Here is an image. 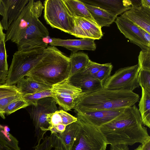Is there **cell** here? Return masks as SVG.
<instances>
[{
    "mask_svg": "<svg viewBox=\"0 0 150 150\" xmlns=\"http://www.w3.org/2000/svg\"><path fill=\"white\" fill-rule=\"evenodd\" d=\"M108 144H123L132 146L142 144L150 138L143 126L138 109L134 105L127 108L120 115L98 127Z\"/></svg>",
    "mask_w": 150,
    "mask_h": 150,
    "instance_id": "obj_1",
    "label": "cell"
},
{
    "mask_svg": "<svg viewBox=\"0 0 150 150\" xmlns=\"http://www.w3.org/2000/svg\"><path fill=\"white\" fill-rule=\"evenodd\" d=\"M139 99V95L133 91L103 87L91 93L82 92L76 99L73 109L81 112L128 108L134 105Z\"/></svg>",
    "mask_w": 150,
    "mask_h": 150,
    "instance_id": "obj_2",
    "label": "cell"
},
{
    "mask_svg": "<svg viewBox=\"0 0 150 150\" xmlns=\"http://www.w3.org/2000/svg\"><path fill=\"white\" fill-rule=\"evenodd\" d=\"M43 52L42 58L26 76L51 86L67 79L70 69L69 57L50 45Z\"/></svg>",
    "mask_w": 150,
    "mask_h": 150,
    "instance_id": "obj_3",
    "label": "cell"
},
{
    "mask_svg": "<svg viewBox=\"0 0 150 150\" xmlns=\"http://www.w3.org/2000/svg\"><path fill=\"white\" fill-rule=\"evenodd\" d=\"M44 49L16 51L13 55L5 84L15 85L26 76L42 58Z\"/></svg>",
    "mask_w": 150,
    "mask_h": 150,
    "instance_id": "obj_4",
    "label": "cell"
},
{
    "mask_svg": "<svg viewBox=\"0 0 150 150\" xmlns=\"http://www.w3.org/2000/svg\"><path fill=\"white\" fill-rule=\"evenodd\" d=\"M44 7L40 0H29L20 15L6 30L5 42L10 40L18 43L21 39L24 33L34 21L41 15Z\"/></svg>",
    "mask_w": 150,
    "mask_h": 150,
    "instance_id": "obj_5",
    "label": "cell"
},
{
    "mask_svg": "<svg viewBox=\"0 0 150 150\" xmlns=\"http://www.w3.org/2000/svg\"><path fill=\"white\" fill-rule=\"evenodd\" d=\"M44 18L52 28L71 35L74 27L73 17L64 0H46L44 3Z\"/></svg>",
    "mask_w": 150,
    "mask_h": 150,
    "instance_id": "obj_6",
    "label": "cell"
},
{
    "mask_svg": "<svg viewBox=\"0 0 150 150\" xmlns=\"http://www.w3.org/2000/svg\"><path fill=\"white\" fill-rule=\"evenodd\" d=\"M77 118L79 127L71 150H106L107 144L98 128Z\"/></svg>",
    "mask_w": 150,
    "mask_h": 150,
    "instance_id": "obj_7",
    "label": "cell"
},
{
    "mask_svg": "<svg viewBox=\"0 0 150 150\" xmlns=\"http://www.w3.org/2000/svg\"><path fill=\"white\" fill-rule=\"evenodd\" d=\"M56 104L52 97H48L40 99L35 105H32L30 115L35 127L37 145L43 139L49 126L47 120V115L57 110Z\"/></svg>",
    "mask_w": 150,
    "mask_h": 150,
    "instance_id": "obj_8",
    "label": "cell"
},
{
    "mask_svg": "<svg viewBox=\"0 0 150 150\" xmlns=\"http://www.w3.org/2000/svg\"><path fill=\"white\" fill-rule=\"evenodd\" d=\"M140 70L138 64L120 68L104 81L103 87L112 90L133 91L139 86L138 76Z\"/></svg>",
    "mask_w": 150,
    "mask_h": 150,
    "instance_id": "obj_9",
    "label": "cell"
},
{
    "mask_svg": "<svg viewBox=\"0 0 150 150\" xmlns=\"http://www.w3.org/2000/svg\"><path fill=\"white\" fill-rule=\"evenodd\" d=\"M52 97L65 111L73 109L75 101L82 93L80 88L69 83L67 79L52 86Z\"/></svg>",
    "mask_w": 150,
    "mask_h": 150,
    "instance_id": "obj_10",
    "label": "cell"
},
{
    "mask_svg": "<svg viewBox=\"0 0 150 150\" xmlns=\"http://www.w3.org/2000/svg\"><path fill=\"white\" fill-rule=\"evenodd\" d=\"M115 22L120 32L130 42L138 46L141 50L150 49V45L144 37L139 27L121 15L117 17Z\"/></svg>",
    "mask_w": 150,
    "mask_h": 150,
    "instance_id": "obj_11",
    "label": "cell"
},
{
    "mask_svg": "<svg viewBox=\"0 0 150 150\" xmlns=\"http://www.w3.org/2000/svg\"><path fill=\"white\" fill-rule=\"evenodd\" d=\"M74 27L71 35L78 38L99 40L103 35L101 28L84 18L74 17Z\"/></svg>",
    "mask_w": 150,
    "mask_h": 150,
    "instance_id": "obj_12",
    "label": "cell"
},
{
    "mask_svg": "<svg viewBox=\"0 0 150 150\" xmlns=\"http://www.w3.org/2000/svg\"><path fill=\"white\" fill-rule=\"evenodd\" d=\"M126 108L77 112V115L88 123L99 127L114 119Z\"/></svg>",
    "mask_w": 150,
    "mask_h": 150,
    "instance_id": "obj_13",
    "label": "cell"
},
{
    "mask_svg": "<svg viewBox=\"0 0 150 150\" xmlns=\"http://www.w3.org/2000/svg\"><path fill=\"white\" fill-rule=\"evenodd\" d=\"M79 127L77 120L67 126L63 132L51 134L53 148L60 150H71Z\"/></svg>",
    "mask_w": 150,
    "mask_h": 150,
    "instance_id": "obj_14",
    "label": "cell"
},
{
    "mask_svg": "<svg viewBox=\"0 0 150 150\" xmlns=\"http://www.w3.org/2000/svg\"><path fill=\"white\" fill-rule=\"evenodd\" d=\"M29 0H1L4 13L0 23L3 29L7 30L20 15Z\"/></svg>",
    "mask_w": 150,
    "mask_h": 150,
    "instance_id": "obj_15",
    "label": "cell"
},
{
    "mask_svg": "<svg viewBox=\"0 0 150 150\" xmlns=\"http://www.w3.org/2000/svg\"><path fill=\"white\" fill-rule=\"evenodd\" d=\"M67 81L84 93L93 92L103 88V83L81 70L69 77Z\"/></svg>",
    "mask_w": 150,
    "mask_h": 150,
    "instance_id": "obj_16",
    "label": "cell"
},
{
    "mask_svg": "<svg viewBox=\"0 0 150 150\" xmlns=\"http://www.w3.org/2000/svg\"><path fill=\"white\" fill-rule=\"evenodd\" d=\"M150 34V8L141 4L132 6L121 15Z\"/></svg>",
    "mask_w": 150,
    "mask_h": 150,
    "instance_id": "obj_17",
    "label": "cell"
},
{
    "mask_svg": "<svg viewBox=\"0 0 150 150\" xmlns=\"http://www.w3.org/2000/svg\"><path fill=\"white\" fill-rule=\"evenodd\" d=\"M85 3L99 7L116 17L132 8L130 0H81Z\"/></svg>",
    "mask_w": 150,
    "mask_h": 150,
    "instance_id": "obj_18",
    "label": "cell"
},
{
    "mask_svg": "<svg viewBox=\"0 0 150 150\" xmlns=\"http://www.w3.org/2000/svg\"><path fill=\"white\" fill-rule=\"evenodd\" d=\"M95 40L91 39L83 38L81 39H62L52 38L50 43V46H61L76 52L81 50L94 51L96 50V45Z\"/></svg>",
    "mask_w": 150,
    "mask_h": 150,
    "instance_id": "obj_19",
    "label": "cell"
},
{
    "mask_svg": "<svg viewBox=\"0 0 150 150\" xmlns=\"http://www.w3.org/2000/svg\"><path fill=\"white\" fill-rule=\"evenodd\" d=\"M22 96L50 89L52 86L34 80L28 77L22 79L16 86Z\"/></svg>",
    "mask_w": 150,
    "mask_h": 150,
    "instance_id": "obj_20",
    "label": "cell"
},
{
    "mask_svg": "<svg viewBox=\"0 0 150 150\" xmlns=\"http://www.w3.org/2000/svg\"><path fill=\"white\" fill-rule=\"evenodd\" d=\"M83 3L96 24L101 28L104 26H110L117 17L99 7Z\"/></svg>",
    "mask_w": 150,
    "mask_h": 150,
    "instance_id": "obj_21",
    "label": "cell"
},
{
    "mask_svg": "<svg viewBox=\"0 0 150 150\" xmlns=\"http://www.w3.org/2000/svg\"><path fill=\"white\" fill-rule=\"evenodd\" d=\"M64 1L67 8L73 17L84 18L95 23L84 3L81 0H64Z\"/></svg>",
    "mask_w": 150,
    "mask_h": 150,
    "instance_id": "obj_22",
    "label": "cell"
},
{
    "mask_svg": "<svg viewBox=\"0 0 150 150\" xmlns=\"http://www.w3.org/2000/svg\"><path fill=\"white\" fill-rule=\"evenodd\" d=\"M47 120L50 127L63 124L67 126L76 122L77 118L63 110H57L55 112L47 115Z\"/></svg>",
    "mask_w": 150,
    "mask_h": 150,
    "instance_id": "obj_23",
    "label": "cell"
},
{
    "mask_svg": "<svg viewBox=\"0 0 150 150\" xmlns=\"http://www.w3.org/2000/svg\"><path fill=\"white\" fill-rule=\"evenodd\" d=\"M69 58L70 62L69 77L84 68L90 60L87 54L80 52H71Z\"/></svg>",
    "mask_w": 150,
    "mask_h": 150,
    "instance_id": "obj_24",
    "label": "cell"
},
{
    "mask_svg": "<svg viewBox=\"0 0 150 150\" xmlns=\"http://www.w3.org/2000/svg\"><path fill=\"white\" fill-rule=\"evenodd\" d=\"M142 97L139 104V110L143 125L150 127V91L142 88Z\"/></svg>",
    "mask_w": 150,
    "mask_h": 150,
    "instance_id": "obj_25",
    "label": "cell"
},
{
    "mask_svg": "<svg viewBox=\"0 0 150 150\" xmlns=\"http://www.w3.org/2000/svg\"><path fill=\"white\" fill-rule=\"evenodd\" d=\"M5 39L0 43V79L6 81L8 69Z\"/></svg>",
    "mask_w": 150,
    "mask_h": 150,
    "instance_id": "obj_26",
    "label": "cell"
},
{
    "mask_svg": "<svg viewBox=\"0 0 150 150\" xmlns=\"http://www.w3.org/2000/svg\"><path fill=\"white\" fill-rule=\"evenodd\" d=\"M29 106L28 103L22 98L18 99L8 105L1 112L0 116L5 118V114L9 115L18 110Z\"/></svg>",
    "mask_w": 150,
    "mask_h": 150,
    "instance_id": "obj_27",
    "label": "cell"
},
{
    "mask_svg": "<svg viewBox=\"0 0 150 150\" xmlns=\"http://www.w3.org/2000/svg\"><path fill=\"white\" fill-rule=\"evenodd\" d=\"M48 97H52L51 89L28 94L22 96V98L29 105H35L40 99Z\"/></svg>",
    "mask_w": 150,
    "mask_h": 150,
    "instance_id": "obj_28",
    "label": "cell"
},
{
    "mask_svg": "<svg viewBox=\"0 0 150 150\" xmlns=\"http://www.w3.org/2000/svg\"><path fill=\"white\" fill-rule=\"evenodd\" d=\"M112 68L113 66L111 63L103 64L99 70L93 76L103 83L110 76Z\"/></svg>",
    "mask_w": 150,
    "mask_h": 150,
    "instance_id": "obj_29",
    "label": "cell"
},
{
    "mask_svg": "<svg viewBox=\"0 0 150 150\" xmlns=\"http://www.w3.org/2000/svg\"><path fill=\"white\" fill-rule=\"evenodd\" d=\"M138 58L140 69L150 71V49L141 50Z\"/></svg>",
    "mask_w": 150,
    "mask_h": 150,
    "instance_id": "obj_30",
    "label": "cell"
},
{
    "mask_svg": "<svg viewBox=\"0 0 150 150\" xmlns=\"http://www.w3.org/2000/svg\"><path fill=\"white\" fill-rule=\"evenodd\" d=\"M138 80L139 85L142 88L150 91V71L140 69Z\"/></svg>",
    "mask_w": 150,
    "mask_h": 150,
    "instance_id": "obj_31",
    "label": "cell"
},
{
    "mask_svg": "<svg viewBox=\"0 0 150 150\" xmlns=\"http://www.w3.org/2000/svg\"><path fill=\"white\" fill-rule=\"evenodd\" d=\"M21 94L16 86L0 84V99L6 97Z\"/></svg>",
    "mask_w": 150,
    "mask_h": 150,
    "instance_id": "obj_32",
    "label": "cell"
},
{
    "mask_svg": "<svg viewBox=\"0 0 150 150\" xmlns=\"http://www.w3.org/2000/svg\"><path fill=\"white\" fill-rule=\"evenodd\" d=\"M103 64H100L91 61H89L86 66L81 70L83 72L93 76L101 69Z\"/></svg>",
    "mask_w": 150,
    "mask_h": 150,
    "instance_id": "obj_33",
    "label": "cell"
},
{
    "mask_svg": "<svg viewBox=\"0 0 150 150\" xmlns=\"http://www.w3.org/2000/svg\"><path fill=\"white\" fill-rule=\"evenodd\" d=\"M53 146L50 136L45 137L41 143L34 147V150H51Z\"/></svg>",
    "mask_w": 150,
    "mask_h": 150,
    "instance_id": "obj_34",
    "label": "cell"
},
{
    "mask_svg": "<svg viewBox=\"0 0 150 150\" xmlns=\"http://www.w3.org/2000/svg\"><path fill=\"white\" fill-rule=\"evenodd\" d=\"M21 94L13 95L0 99V116L1 111L10 103L18 99L21 98Z\"/></svg>",
    "mask_w": 150,
    "mask_h": 150,
    "instance_id": "obj_35",
    "label": "cell"
},
{
    "mask_svg": "<svg viewBox=\"0 0 150 150\" xmlns=\"http://www.w3.org/2000/svg\"><path fill=\"white\" fill-rule=\"evenodd\" d=\"M66 126L63 124H59L52 127H48L47 129V130L50 131L51 134L54 133H62L65 130Z\"/></svg>",
    "mask_w": 150,
    "mask_h": 150,
    "instance_id": "obj_36",
    "label": "cell"
},
{
    "mask_svg": "<svg viewBox=\"0 0 150 150\" xmlns=\"http://www.w3.org/2000/svg\"><path fill=\"white\" fill-rule=\"evenodd\" d=\"M128 145L123 144L111 145L110 150H129Z\"/></svg>",
    "mask_w": 150,
    "mask_h": 150,
    "instance_id": "obj_37",
    "label": "cell"
},
{
    "mask_svg": "<svg viewBox=\"0 0 150 150\" xmlns=\"http://www.w3.org/2000/svg\"><path fill=\"white\" fill-rule=\"evenodd\" d=\"M141 150H150V138L142 144Z\"/></svg>",
    "mask_w": 150,
    "mask_h": 150,
    "instance_id": "obj_38",
    "label": "cell"
},
{
    "mask_svg": "<svg viewBox=\"0 0 150 150\" xmlns=\"http://www.w3.org/2000/svg\"><path fill=\"white\" fill-rule=\"evenodd\" d=\"M139 29L144 37L147 43L150 45V34L142 28H139Z\"/></svg>",
    "mask_w": 150,
    "mask_h": 150,
    "instance_id": "obj_39",
    "label": "cell"
},
{
    "mask_svg": "<svg viewBox=\"0 0 150 150\" xmlns=\"http://www.w3.org/2000/svg\"><path fill=\"white\" fill-rule=\"evenodd\" d=\"M141 3L143 6L150 8V0H141Z\"/></svg>",
    "mask_w": 150,
    "mask_h": 150,
    "instance_id": "obj_40",
    "label": "cell"
},
{
    "mask_svg": "<svg viewBox=\"0 0 150 150\" xmlns=\"http://www.w3.org/2000/svg\"><path fill=\"white\" fill-rule=\"evenodd\" d=\"M3 28L0 21V43L2 38L5 37V34L3 31Z\"/></svg>",
    "mask_w": 150,
    "mask_h": 150,
    "instance_id": "obj_41",
    "label": "cell"
},
{
    "mask_svg": "<svg viewBox=\"0 0 150 150\" xmlns=\"http://www.w3.org/2000/svg\"><path fill=\"white\" fill-rule=\"evenodd\" d=\"M4 13V8L1 0H0V15L3 16Z\"/></svg>",
    "mask_w": 150,
    "mask_h": 150,
    "instance_id": "obj_42",
    "label": "cell"
},
{
    "mask_svg": "<svg viewBox=\"0 0 150 150\" xmlns=\"http://www.w3.org/2000/svg\"><path fill=\"white\" fill-rule=\"evenodd\" d=\"M6 81L0 79V84H4L6 82Z\"/></svg>",
    "mask_w": 150,
    "mask_h": 150,
    "instance_id": "obj_43",
    "label": "cell"
},
{
    "mask_svg": "<svg viewBox=\"0 0 150 150\" xmlns=\"http://www.w3.org/2000/svg\"><path fill=\"white\" fill-rule=\"evenodd\" d=\"M134 150H141V145H140L137 148Z\"/></svg>",
    "mask_w": 150,
    "mask_h": 150,
    "instance_id": "obj_44",
    "label": "cell"
},
{
    "mask_svg": "<svg viewBox=\"0 0 150 150\" xmlns=\"http://www.w3.org/2000/svg\"><path fill=\"white\" fill-rule=\"evenodd\" d=\"M54 150H60L58 149L55 148Z\"/></svg>",
    "mask_w": 150,
    "mask_h": 150,
    "instance_id": "obj_45",
    "label": "cell"
}]
</instances>
